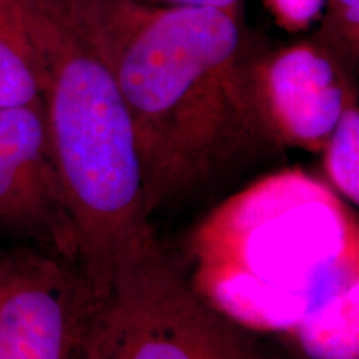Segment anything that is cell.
Returning a JSON list of instances; mask_svg holds the SVG:
<instances>
[{"instance_id":"cell-10","label":"cell","mask_w":359,"mask_h":359,"mask_svg":"<svg viewBox=\"0 0 359 359\" xmlns=\"http://www.w3.org/2000/svg\"><path fill=\"white\" fill-rule=\"evenodd\" d=\"M321 151L331 188L356 205L359 201V110L356 103L344 110Z\"/></svg>"},{"instance_id":"cell-2","label":"cell","mask_w":359,"mask_h":359,"mask_svg":"<svg viewBox=\"0 0 359 359\" xmlns=\"http://www.w3.org/2000/svg\"><path fill=\"white\" fill-rule=\"evenodd\" d=\"M188 283L255 333H285L359 290V228L333 188L285 170L224 200L188 243Z\"/></svg>"},{"instance_id":"cell-6","label":"cell","mask_w":359,"mask_h":359,"mask_svg":"<svg viewBox=\"0 0 359 359\" xmlns=\"http://www.w3.org/2000/svg\"><path fill=\"white\" fill-rule=\"evenodd\" d=\"M0 235L79 266V238L53 160L43 100L0 109Z\"/></svg>"},{"instance_id":"cell-11","label":"cell","mask_w":359,"mask_h":359,"mask_svg":"<svg viewBox=\"0 0 359 359\" xmlns=\"http://www.w3.org/2000/svg\"><path fill=\"white\" fill-rule=\"evenodd\" d=\"M316 39L334 52L344 65L359 57V0H326Z\"/></svg>"},{"instance_id":"cell-14","label":"cell","mask_w":359,"mask_h":359,"mask_svg":"<svg viewBox=\"0 0 359 359\" xmlns=\"http://www.w3.org/2000/svg\"><path fill=\"white\" fill-rule=\"evenodd\" d=\"M80 359H110L109 354H107L105 348H103L100 338L93 330L92 321H90L87 338H85L82 353H80Z\"/></svg>"},{"instance_id":"cell-12","label":"cell","mask_w":359,"mask_h":359,"mask_svg":"<svg viewBox=\"0 0 359 359\" xmlns=\"http://www.w3.org/2000/svg\"><path fill=\"white\" fill-rule=\"evenodd\" d=\"M326 0H264V6L281 29L303 32L321 19Z\"/></svg>"},{"instance_id":"cell-8","label":"cell","mask_w":359,"mask_h":359,"mask_svg":"<svg viewBox=\"0 0 359 359\" xmlns=\"http://www.w3.org/2000/svg\"><path fill=\"white\" fill-rule=\"evenodd\" d=\"M43 67L20 0H0V109L42 100Z\"/></svg>"},{"instance_id":"cell-7","label":"cell","mask_w":359,"mask_h":359,"mask_svg":"<svg viewBox=\"0 0 359 359\" xmlns=\"http://www.w3.org/2000/svg\"><path fill=\"white\" fill-rule=\"evenodd\" d=\"M258 111L278 145L321 151L341 115L356 103L346 65L318 39L251 58Z\"/></svg>"},{"instance_id":"cell-9","label":"cell","mask_w":359,"mask_h":359,"mask_svg":"<svg viewBox=\"0 0 359 359\" xmlns=\"http://www.w3.org/2000/svg\"><path fill=\"white\" fill-rule=\"evenodd\" d=\"M359 290L296 330L291 338L309 359H359Z\"/></svg>"},{"instance_id":"cell-1","label":"cell","mask_w":359,"mask_h":359,"mask_svg":"<svg viewBox=\"0 0 359 359\" xmlns=\"http://www.w3.org/2000/svg\"><path fill=\"white\" fill-rule=\"evenodd\" d=\"M114 75L132 116L148 215L278 147L238 13L143 0H40Z\"/></svg>"},{"instance_id":"cell-4","label":"cell","mask_w":359,"mask_h":359,"mask_svg":"<svg viewBox=\"0 0 359 359\" xmlns=\"http://www.w3.org/2000/svg\"><path fill=\"white\" fill-rule=\"evenodd\" d=\"M92 326L110 359H280L210 308L158 245L116 269Z\"/></svg>"},{"instance_id":"cell-5","label":"cell","mask_w":359,"mask_h":359,"mask_svg":"<svg viewBox=\"0 0 359 359\" xmlns=\"http://www.w3.org/2000/svg\"><path fill=\"white\" fill-rule=\"evenodd\" d=\"M95 302L77 264L0 250V359H80Z\"/></svg>"},{"instance_id":"cell-3","label":"cell","mask_w":359,"mask_h":359,"mask_svg":"<svg viewBox=\"0 0 359 359\" xmlns=\"http://www.w3.org/2000/svg\"><path fill=\"white\" fill-rule=\"evenodd\" d=\"M43 67V110L53 160L79 238V268L93 298L122 264L156 243L142 161L114 75L40 0H20Z\"/></svg>"},{"instance_id":"cell-13","label":"cell","mask_w":359,"mask_h":359,"mask_svg":"<svg viewBox=\"0 0 359 359\" xmlns=\"http://www.w3.org/2000/svg\"><path fill=\"white\" fill-rule=\"evenodd\" d=\"M154 6L165 7H203V8H222V11L238 13L241 0H143Z\"/></svg>"}]
</instances>
